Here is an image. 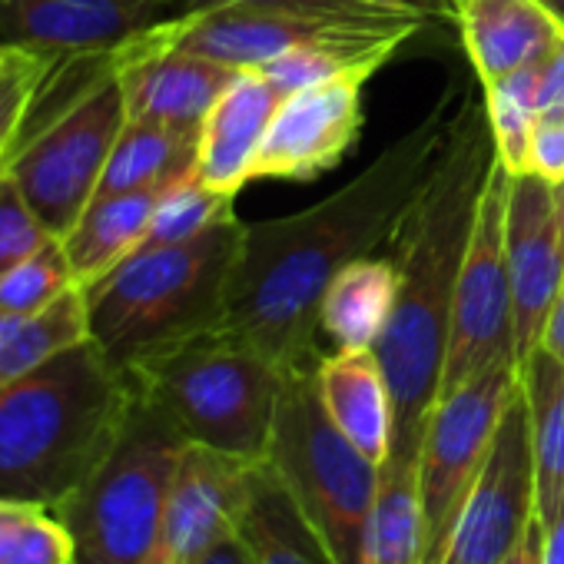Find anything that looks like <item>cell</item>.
<instances>
[{
  "label": "cell",
  "instance_id": "cell-34",
  "mask_svg": "<svg viewBox=\"0 0 564 564\" xmlns=\"http://www.w3.org/2000/svg\"><path fill=\"white\" fill-rule=\"evenodd\" d=\"M528 173L547 180V183H564V117H541L531 137V153H528Z\"/></svg>",
  "mask_w": 564,
  "mask_h": 564
},
{
  "label": "cell",
  "instance_id": "cell-27",
  "mask_svg": "<svg viewBox=\"0 0 564 564\" xmlns=\"http://www.w3.org/2000/svg\"><path fill=\"white\" fill-rule=\"evenodd\" d=\"M84 339H90V310L84 286H74L41 313L14 316L0 336V386L41 369Z\"/></svg>",
  "mask_w": 564,
  "mask_h": 564
},
{
  "label": "cell",
  "instance_id": "cell-23",
  "mask_svg": "<svg viewBox=\"0 0 564 564\" xmlns=\"http://www.w3.org/2000/svg\"><path fill=\"white\" fill-rule=\"evenodd\" d=\"M399 265L392 256H366L346 265L326 290L323 333L339 349H372L395 310Z\"/></svg>",
  "mask_w": 564,
  "mask_h": 564
},
{
  "label": "cell",
  "instance_id": "cell-1",
  "mask_svg": "<svg viewBox=\"0 0 564 564\" xmlns=\"http://www.w3.org/2000/svg\"><path fill=\"white\" fill-rule=\"evenodd\" d=\"M452 120V90H445L422 123L316 206L246 223L219 329L282 372L319 369V313L329 282L395 242L438 166Z\"/></svg>",
  "mask_w": 564,
  "mask_h": 564
},
{
  "label": "cell",
  "instance_id": "cell-25",
  "mask_svg": "<svg viewBox=\"0 0 564 564\" xmlns=\"http://www.w3.org/2000/svg\"><path fill=\"white\" fill-rule=\"evenodd\" d=\"M518 372L531 415L538 518L551 524L564 505V366L538 349Z\"/></svg>",
  "mask_w": 564,
  "mask_h": 564
},
{
  "label": "cell",
  "instance_id": "cell-32",
  "mask_svg": "<svg viewBox=\"0 0 564 564\" xmlns=\"http://www.w3.org/2000/svg\"><path fill=\"white\" fill-rule=\"evenodd\" d=\"M61 61L28 51H4L0 57V153L14 150L24 137L37 97Z\"/></svg>",
  "mask_w": 564,
  "mask_h": 564
},
{
  "label": "cell",
  "instance_id": "cell-4",
  "mask_svg": "<svg viewBox=\"0 0 564 564\" xmlns=\"http://www.w3.org/2000/svg\"><path fill=\"white\" fill-rule=\"evenodd\" d=\"M246 223L232 213L193 239L140 246L90 282V339L123 372L137 362L213 333L226 319Z\"/></svg>",
  "mask_w": 564,
  "mask_h": 564
},
{
  "label": "cell",
  "instance_id": "cell-20",
  "mask_svg": "<svg viewBox=\"0 0 564 564\" xmlns=\"http://www.w3.org/2000/svg\"><path fill=\"white\" fill-rule=\"evenodd\" d=\"M316 389L333 425L376 465L392 452V395L376 349H336L316 369Z\"/></svg>",
  "mask_w": 564,
  "mask_h": 564
},
{
  "label": "cell",
  "instance_id": "cell-15",
  "mask_svg": "<svg viewBox=\"0 0 564 564\" xmlns=\"http://www.w3.org/2000/svg\"><path fill=\"white\" fill-rule=\"evenodd\" d=\"M176 0H0V44L54 61L113 54L173 18Z\"/></svg>",
  "mask_w": 564,
  "mask_h": 564
},
{
  "label": "cell",
  "instance_id": "cell-43",
  "mask_svg": "<svg viewBox=\"0 0 564 564\" xmlns=\"http://www.w3.org/2000/svg\"><path fill=\"white\" fill-rule=\"evenodd\" d=\"M386 4H392V8H405V11H422L419 4H412V0H386Z\"/></svg>",
  "mask_w": 564,
  "mask_h": 564
},
{
  "label": "cell",
  "instance_id": "cell-30",
  "mask_svg": "<svg viewBox=\"0 0 564 564\" xmlns=\"http://www.w3.org/2000/svg\"><path fill=\"white\" fill-rule=\"evenodd\" d=\"M74 286H80V282L70 265L67 246L61 236H51L41 249H34L28 259L0 275V310L31 316L57 303Z\"/></svg>",
  "mask_w": 564,
  "mask_h": 564
},
{
  "label": "cell",
  "instance_id": "cell-7",
  "mask_svg": "<svg viewBox=\"0 0 564 564\" xmlns=\"http://www.w3.org/2000/svg\"><path fill=\"white\" fill-rule=\"evenodd\" d=\"M303 514L323 534L339 564H362L379 468L329 419L316 389V369L286 372L279 392L269 458Z\"/></svg>",
  "mask_w": 564,
  "mask_h": 564
},
{
  "label": "cell",
  "instance_id": "cell-38",
  "mask_svg": "<svg viewBox=\"0 0 564 564\" xmlns=\"http://www.w3.org/2000/svg\"><path fill=\"white\" fill-rule=\"evenodd\" d=\"M501 564H544V521L534 514L518 538V544L501 557Z\"/></svg>",
  "mask_w": 564,
  "mask_h": 564
},
{
  "label": "cell",
  "instance_id": "cell-42",
  "mask_svg": "<svg viewBox=\"0 0 564 564\" xmlns=\"http://www.w3.org/2000/svg\"><path fill=\"white\" fill-rule=\"evenodd\" d=\"M541 4H544L557 21H564V0H541Z\"/></svg>",
  "mask_w": 564,
  "mask_h": 564
},
{
  "label": "cell",
  "instance_id": "cell-37",
  "mask_svg": "<svg viewBox=\"0 0 564 564\" xmlns=\"http://www.w3.org/2000/svg\"><path fill=\"white\" fill-rule=\"evenodd\" d=\"M226 4H246V0H176L173 18L203 14V11H216V8H226ZM290 4H329V8H349V11H405V8L386 4V0H290Z\"/></svg>",
  "mask_w": 564,
  "mask_h": 564
},
{
  "label": "cell",
  "instance_id": "cell-35",
  "mask_svg": "<svg viewBox=\"0 0 564 564\" xmlns=\"http://www.w3.org/2000/svg\"><path fill=\"white\" fill-rule=\"evenodd\" d=\"M538 107L541 117H564V28L538 61Z\"/></svg>",
  "mask_w": 564,
  "mask_h": 564
},
{
  "label": "cell",
  "instance_id": "cell-41",
  "mask_svg": "<svg viewBox=\"0 0 564 564\" xmlns=\"http://www.w3.org/2000/svg\"><path fill=\"white\" fill-rule=\"evenodd\" d=\"M544 564H564V505L551 524H544Z\"/></svg>",
  "mask_w": 564,
  "mask_h": 564
},
{
  "label": "cell",
  "instance_id": "cell-8",
  "mask_svg": "<svg viewBox=\"0 0 564 564\" xmlns=\"http://www.w3.org/2000/svg\"><path fill=\"white\" fill-rule=\"evenodd\" d=\"M120 54L123 47L90 57L80 87L44 123L31 117L8 163L31 209L54 236H67L97 196L113 143L127 123Z\"/></svg>",
  "mask_w": 564,
  "mask_h": 564
},
{
  "label": "cell",
  "instance_id": "cell-24",
  "mask_svg": "<svg viewBox=\"0 0 564 564\" xmlns=\"http://www.w3.org/2000/svg\"><path fill=\"white\" fill-rule=\"evenodd\" d=\"M196 160H199V133L127 117L113 143V153L107 160L97 196L180 183L186 176H196Z\"/></svg>",
  "mask_w": 564,
  "mask_h": 564
},
{
  "label": "cell",
  "instance_id": "cell-29",
  "mask_svg": "<svg viewBox=\"0 0 564 564\" xmlns=\"http://www.w3.org/2000/svg\"><path fill=\"white\" fill-rule=\"evenodd\" d=\"M491 133H495V150L498 160L508 166L511 176L528 173V153H531V137L541 120L538 107V64H528L495 84L481 87Z\"/></svg>",
  "mask_w": 564,
  "mask_h": 564
},
{
  "label": "cell",
  "instance_id": "cell-19",
  "mask_svg": "<svg viewBox=\"0 0 564 564\" xmlns=\"http://www.w3.org/2000/svg\"><path fill=\"white\" fill-rule=\"evenodd\" d=\"M455 18L481 87L538 64L564 28L541 0H458Z\"/></svg>",
  "mask_w": 564,
  "mask_h": 564
},
{
  "label": "cell",
  "instance_id": "cell-16",
  "mask_svg": "<svg viewBox=\"0 0 564 564\" xmlns=\"http://www.w3.org/2000/svg\"><path fill=\"white\" fill-rule=\"evenodd\" d=\"M242 70L203 54L166 47L160 24L130 41L120 54V87L130 120H150L199 133L216 100Z\"/></svg>",
  "mask_w": 564,
  "mask_h": 564
},
{
  "label": "cell",
  "instance_id": "cell-44",
  "mask_svg": "<svg viewBox=\"0 0 564 564\" xmlns=\"http://www.w3.org/2000/svg\"><path fill=\"white\" fill-rule=\"evenodd\" d=\"M11 319H14V313H4V310H0V336H4V329H8Z\"/></svg>",
  "mask_w": 564,
  "mask_h": 564
},
{
  "label": "cell",
  "instance_id": "cell-31",
  "mask_svg": "<svg viewBox=\"0 0 564 564\" xmlns=\"http://www.w3.org/2000/svg\"><path fill=\"white\" fill-rule=\"evenodd\" d=\"M232 199L236 196L209 189L199 176H186V180L166 186L156 203V213H153L143 246H170V242L199 236L203 229H209L219 219L236 213Z\"/></svg>",
  "mask_w": 564,
  "mask_h": 564
},
{
  "label": "cell",
  "instance_id": "cell-33",
  "mask_svg": "<svg viewBox=\"0 0 564 564\" xmlns=\"http://www.w3.org/2000/svg\"><path fill=\"white\" fill-rule=\"evenodd\" d=\"M51 236L54 232L37 219L28 196L4 166L0 170V275L41 249Z\"/></svg>",
  "mask_w": 564,
  "mask_h": 564
},
{
  "label": "cell",
  "instance_id": "cell-28",
  "mask_svg": "<svg viewBox=\"0 0 564 564\" xmlns=\"http://www.w3.org/2000/svg\"><path fill=\"white\" fill-rule=\"evenodd\" d=\"M402 41L389 44H323V47H303L293 54H282L262 67H256L275 94L286 100L306 87H316L323 80L352 74V70H382L395 54Z\"/></svg>",
  "mask_w": 564,
  "mask_h": 564
},
{
  "label": "cell",
  "instance_id": "cell-26",
  "mask_svg": "<svg viewBox=\"0 0 564 564\" xmlns=\"http://www.w3.org/2000/svg\"><path fill=\"white\" fill-rule=\"evenodd\" d=\"M362 564H425L419 462H382L362 544Z\"/></svg>",
  "mask_w": 564,
  "mask_h": 564
},
{
  "label": "cell",
  "instance_id": "cell-11",
  "mask_svg": "<svg viewBox=\"0 0 564 564\" xmlns=\"http://www.w3.org/2000/svg\"><path fill=\"white\" fill-rule=\"evenodd\" d=\"M508 193L511 173L501 160H495L478 199L471 239L458 275L438 399L491 366L518 362L508 275Z\"/></svg>",
  "mask_w": 564,
  "mask_h": 564
},
{
  "label": "cell",
  "instance_id": "cell-18",
  "mask_svg": "<svg viewBox=\"0 0 564 564\" xmlns=\"http://www.w3.org/2000/svg\"><path fill=\"white\" fill-rule=\"evenodd\" d=\"M279 104L282 97L259 70H242L226 87L199 130L196 176L209 189L236 196L246 183H252V160Z\"/></svg>",
  "mask_w": 564,
  "mask_h": 564
},
{
  "label": "cell",
  "instance_id": "cell-40",
  "mask_svg": "<svg viewBox=\"0 0 564 564\" xmlns=\"http://www.w3.org/2000/svg\"><path fill=\"white\" fill-rule=\"evenodd\" d=\"M541 349L564 366V286H561V293H557V300H554V306L547 313V323H544V333H541Z\"/></svg>",
  "mask_w": 564,
  "mask_h": 564
},
{
  "label": "cell",
  "instance_id": "cell-46",
  "mask_svg": "<svg viewBox=\"0 0 564 564\" xmlns=\"http://www.w3.org/2000/svg\"><path fill=\"white\" fill-rule=\"evenodd\" d=\"M18 143H21V140H18ZM14 150H18V147H14ZM14 150H4V153H0V170H4V166L11 163V156H14Z\"/></svg>",
  "mask_w": 564,
  "mask_h": 564
},
{
  "label": "cell",
  "instance_id": "cell-5",
  "mask_svg": "<svg viewBox=\"0 0 564 564\" xmlns=\"http://www.w3.org/2000/svg\"><path fill=\"white\" fill-rule=\"evenodd\" d=\"M183 445L173 419L137 389L110 452L54 508L74 538L77 564H166L163 521Z\"/></svg>",
  "mask_w": 564,
  "mask_h": 564
},
{
  "label": "cell",
  "instance_id": "cell-45",
  "mask_svg": "<svg viewBox=\"0 0 564 564\" xmlns=\"http://www.w3.org/2000/svg\"><path fill=\"white\" fill-rule=\"evenodd\" d=\"M557 209H561V223H564V183H557Z\"/></svg>",
  "mask_w": 564,
  "mask_h": 564
},
{
  "label": "cell",
  "instance_id": "cell-12",
  "mask_svg": "<svg viewBox=\"0 0 564 564\" xmlns=\"http://www.w3.org/2000/svg\"><path fill=\"white\" fill-rule=\"evenodd\" d=\"M534 514L531 415L518 379V389L511 392L498 422L488 462L455 521L442 564H501Z\"/></svg>",
  "mask_w": 564,
  "mask_h": 564
},
{
  "label": "cell",
  "instance_id": "cell-17",
  "mask_svg": "<svg viewBox=\"0 0 564 564\" xmlns=\"http://www.w3.org/2000/svg\"><path fill=\"white\" fill-rule=\"evenodd\" d=\"M252 465L256 462L223 455L196 442L183 445L163 521L166 564H189L239 531Z\"/></svg>",
  "mask_w": 564,
  "mask_h": 564
},
{
  "label": "cell",
  "instance_id": "cell-3",
  "mask_svg": "<svg viewBox=\"0 0 564 564\" xmlns=\"http://www.w3.org/2000/svg\"><path fill=\"white\" fill-rule=\"evenodd\" d=\"M133 395L97 339L0 386V501L61 508L117 442Z\"/></svg>",
  "mask_w": 564,
  "mask_h": 564
},
{
  "label": "cell",
  "instance_id": "cell-2",
  "mask_svg": "<svg viewBox=\"0 0 564 564\" xmlns=\"http://www.w3.org/2000/svg\"><path fill=\"white\" fill-rule=\"evenodd\" d=\"M495 160L498 150L485 94L468 97L455 110L445 150L422 199L392 242L399 296L379 343L372 346L392 395L389 458L419 462L422 438L442 392L465 249Z\"/></svg>",
  "mask_w": 564,
  "mask_h": 564
},
{
  "label": "cell",
  "instance_id": "cell-9",
  "mask_svg": "<svg viewBox=\"0 0 564 564\" xmlns=\"http://www.w3.org/2000/svg\"><path fill=\"white\" fill-rule=\"evenodd\" d=\"M425 28V11H349L290 0H246L160 21L166 47L203 54L232 70H256L282 54L323 44H389Z\"/></svg>",
  "mask_w": 564,
  "mask_h": 564
},
{
  "label": "cell",
  "instance_id": "cell-36",
  "mask_svg": "<svg viewBox=\"0 0 564 564\" xmlns=\"http://www.w3.org/2000/svg\"><path fill=\"white\" fill-rule=\"evenodd\" d=\"M41 511H44V505L0 501V564H14V557Z\"/></svg>",
  "mask_w": 564,
  "mask_h": 564
},
{
  "label": "cell",
  "instance_id": "cell-6",
  "mask_svg": "<svg viewBox=\"0 0 564 564\" xmlns=\"http://www.w3.org/2000/svg\"><path fill=\"white\" fill-rule=\"evenodd\" d=\"M127 372L137 389L173 419L186 442L246 462L269 458L286 372L252 346L213 329Z\"/></svg>",
  "mask_w": 564,
  "mask_h": 564
},
{
  "label": "cell",
  "instance_id": "cell-39",
  "mask_svg": "<svg viewBox=\"0 0 564 564\" xmlns=\"http://www.w3.org/2000/svg\"><path fill=\"white\" fill-rule=\"evenodd\" d=\"M189 564H256V561H252L246 541H242L239 531H236V534L223 538L219 544H213L209 551H203V554H199L196 561H189Z\"/></svg>",
  "mask_w": 564,
  "mask_h": 564
},
{
  "label": "cell",
  "instance_id": "cell-47",
  "mask_svg": "<svg viewBox=\"0 0 564 564\" xmlns=\"http://www.w3.org/2000/svg\"><path fill=\"white\" fill-rule=\"evenodd\" d=\"M4 51H8V47H4V44H0V57H4Z\"/></svg>",
  "mask_w": 564,
  "mask_h": 564
},
{
  "label": "cell",
  "instance_id": "cell-22",
  "mask_svg": "<svg viewBox=\"0 0 564 564\" xmlns=\"http://www.w3.org/2000/svg\"><path fill=\"white\" fill-rule=\"evenodd\" d=\"M163 189L166 186L90 199V206L70 226V232L61 236L80 286L104 279L110 269H117L127 256H133L143 246Z\"/></svg>",
  "mask_w": 564,
  "mask_h": 564
},
{
  "label": "cell",
  "instance_id": "cell-21",
  "mask_svg": "<svg viewBox=\"0 0 564 564\" xmlns=\"http://www.w3.org/2000/svg\"><path fill=\"white\" fill-rule=\"evenodd\" d=\"M239 538L256 564H339L269 462L252 465Z\"/></svg>",
  "mask_w": 564,
  "mask_h": 564
},
{
  "label": "cell",
  "instance_id": "cell-10",
  "mask_svg": "<svg viewBox=\"0 0 564 564\" xmlns=\"http://www.w3.org/2000/svg\"><path fill=\"white\" fill-rule=\"evenodd\" d=\"M518 362H501L435 402L419 452L425 564H442L455 521L488 462L498 422L518 389Z\"/></svg>",
  "mask_w": 564,
  "mask_h": 564
},
{
  "label": "cell",
  "instance_id": "cell-14",
  "mask_svg": "<svg viewBox=\"0 0 564 564\" xmlns=\"http://www.w3.org/2000/svg\"><path fill=\"white\" fill-rule=\"evenodd\" d=\"M508 275L514 310L518 369L541 349L547 313L564 286V223L557 186L534 176H511L508 193Z\"/></svg>",
  "mask_w": 564,
  "mask_h": 564
},
{
  "label": "cell",
  "instance_id": "cell-13",
  "mask_svg": "<svg viewBox=\"0 0 564 564\" xmlns=\"http://www.w3.org/2000/svg\"><path fill=\"white\" fill-rule=\"evenodd\" d=\"M379 70H352L279 104L249 180H313L336 170L362 133V87Z\"/></svg>",
  "mask_w": 564,
  "mask_h": 564
}]
</instances>
